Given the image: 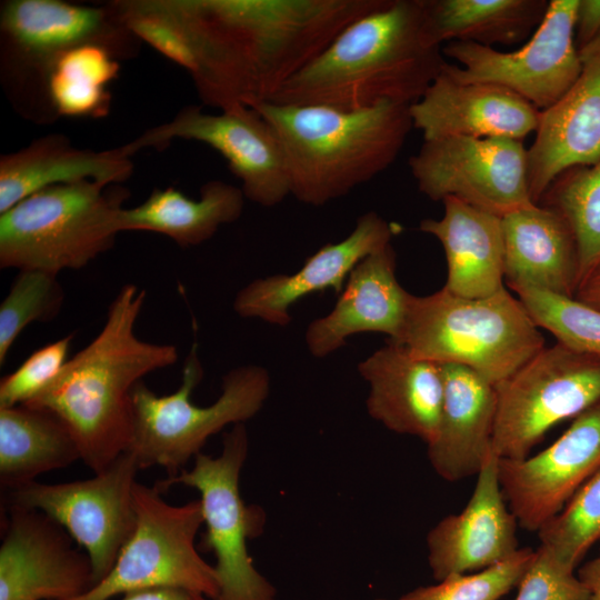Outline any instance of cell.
Segmentation results:
<instances>
[{"label":"cell","mask_w":600,"mask_h":600,"mask_svg":"<svg viewBox=\"0 0 600 600\" xmlns=\"http://www.w3.org/2000/svg\"><path fill=\"white\" fill-rule=\"evenodd\" d=\"M387 0H170L159 52L219 110L270 101L348 24Z\"/></svg>","instance_id":"1"},{"label":"cell","mask_w":600,"mask_h":600,"mask_svg":"<svg viewBox=\"0 0 600 600\" xmlns=\"http://www.w3.org/2000/svg\"><path fill=\"white\" fill-rule=\"evenodd\" d=\"M446 62L428 31L422 0H387L340 31L270 102L343 111L411 106Z\"/></svg>","instance_id":"2"},{"label":"cell","mask_w":600,"mask_h":600,"mask_svg":"<svg viewBox=\"0 0 600 600\" xmlns=\"http://www.w3.org/2000/svg\"><path fill=\"white\" fill-rule=\"evenodd\" d=\"M144 301L146 290L134 283L123 284L108 308L100 332L24 403L63 421L77 441L81 460L93 473L106 470L130 447L134 386L179 358L174 344L136 336Z\"/></svg>","instance_id":"3"},{"label":"cell","mask_w":600,"mask_h":600,"mask_svg":"<svg viewBox=\"0 0 600 600\" xmlns=\"http://www.w3.org/2000/svg\"><path fill=\"white\" fill-rule=\"evenodd\" d=\"M410 106L359 111L270 101L253 106L274 129L287 162L290 194L319 207L388 169L412 128Z\"/></svg>","instance_id":"4"},{"label":"cell","mask_w":600,"mask_h":600,"mask_svg":"<svg viewBox=\"0 0 600 600\" xmlns=\"http://www.w3.org/2000/svg\"><path fill=\"white\" fill-rule=\"evenodd\" d=\"M84 44L110 49L121 61L136 58L141 40L113 1L99 6L61 0H6L0 4V80L12 108L36 123L58 120L47 98L54 62Z\"/></svg>","instance_id":"5"},{"label":"cell","mask_w":600,"mask_h":600,"mask_svg":"<svg viewBox=\"0 0 600 600\" xmlns=\"http://www.w3.org/2000/svg\"><path fill=\"white\" fill-rule=\"evenodd\" d=\"M416 357L467 367L493 386L544 348L539 327L506 287L483 298L442 288L410 294L401 339Z\"/></svg>","instance_id":"6"},{"label":"cell","mask_w":600,"mask_h":600,"mask_svg":"<svg viewBox=\"0 0 600 600\" xmlns=\"http://www.w3.org/2000/svg\"><path fill=\"white\" fill-rule=\"evenodd\" d=\"M121 184L81 181L44 188L0 214V267L58 274L110 250L129 198Z\"/></svg>","instance_id":"7"},{"label":"cell","mask_w":600,"mask_h":600,"mask_svg":"<svg viewBox=\"0 0 600 600\" xmlns=\"http://www.w3.org/2000/svg\"><path fill=\"white\" fill-rule=\"evenodd\" d=\"M197 348L194 341L173 393L158 396L142 381L132 390L133 433L128 451L140 470L158 466L167 470V478L177 476L211 436L228 424L251 419L268 398V371L247 364L228 371L222 392L213 403L194 404L191 393L203 377Z\"/></svg>","instance_id":"8"},{"label":"cell","mask_w":600,"mask_h":600,"mask_svg":"<svg viewBox=\"0 0 600 600\" xmlns=\"http://www.w3.org/2000/svg\"><path fill=\"white\" fill-rule=\"evenodd\" d=\"M249 439L243 423L223 434L219 457L198 453L191 470L160 480L154 488L163 493L174 484L200 493L206 531L200 547L216 556L214 569L220 591L214 600H276L274 587L257 570L248 541L264 526L263 510L246 504L240 494L241 469L248 456Z\"/></svg>","instance_id":"9"},{"label":"cell","mask_w":600,"mask_h":600,"mask_svg":"<svg viewBox=\"0 0 600 600\" xmlns=\"http://www.w3.org/2000/svg\"><path fill=\"white\" fill-rule=\"evenodd\" d=\"M154 487L136 482V529L108 576L74 600H110L130 591L172 587L216 599L220 591L214 566L194 543L203 524L200 500L168 503Z\"/></svg>","instance_id":"10"},{"label":"cell","mask_w":600,"mask_h":600,"mask_svg":"<svg viewBox=\"0 0 600 600\" xmlns=\"http://www.w3.org/2000/svg\"><path fill=\"white\" fill-rule=\"evenodd\" d=\"M494 388L492 452L524 459L549 429L600 403V358L557 341Z\"/></svg>","instance_id":"11"},{"label":"cell","mask_w":600,"mask_h":600,"mask_svg":"<svg viewBox=\"0 0 600 600\" xmlns=\"http://www.w3.org/2000/svg\"><path fill=\"white\" fill-rule=\"evenodd\" d=\"M579 0H550L543 20L514 51L472 42L442 46L449 63L443 69L461 82H486L507 88L542 111L556 103L578 79L582 63L574 29Z\"/></svg>","instance_id":"12"},{"label":"cell","mask_w":600,"mask_h":600,"mask_svg":"<svg viewBox=\"0 0 600 600\" xmlns=\"http://www.w3.org/2000/svg\"><path fill=\"white\" fill-rule=\"evenodd\" d=\"M139 470L133 454L126 451L89 479L32 481L6 491L4 506L40 510L62 526L89 556L96 586L111 571L136 529L133 487Z\"/></svg>","instance_id":"13"},{"label":"cell","mask_w":600,"mask_h":600,"mask_svg":"<svg viewBox=\"0 0 600 600\" xmlns=\"http://www.w3.org/2000/svg\"><path fill=\"white\" fill-rule=\"evenodd\" d=\"M421 193L432 201L454 197L504 217L534 202L528 179V149L508 138L446 137L423 141L409 159Z\"/></svg>","instance_id":"14"},{"label":"cell","mask_w":600,"mask_h":600,"mask_svg":"<svg viewBox=\"0 0 600 600\" xmlns=\"http://www.w3.org/2000/svg\"><path fill=\"white\" fill-rule=\"evenodd\" d=\"M174 139L201 142L220 153L251 202L269 208L290 194L281 142L252 107L239 104L207 113L199 106H186L171 120L147 129L127 146L134 154L146 148L163 150Z\"/></svg>","instance_id":"15"},{"label":"cell","mask_w":600,"mask_h":600,"mask_svg":"<svg viewBox=\"0 0 600 600\" xmlns=\"http://www.w3.org/2000/svg\"><path fill=\"white\" fill-rule=\"evenodd\" d=\"M4 509L0 600H74L94 586L89 556L62 526L37 509Z\"/></svg>","instance_id":"16"},{"label":"cell","mask_w":600,"mask_h":600,"mask_svg":"<svg viewBox=\"0 0 600 600\" xmlns=\"http://www.w3.org/2000/svg\"><path fill=\"white\" fill-rule=\"evenodd\" d=\"M599 469L600 403L536 456L498 461L501 490L518 524L537 532Z\"/></svg>","instance_id":"17"},{"label":"cell","mask_w":600,"mask_h":600,"mask_svg":"<svg viewBox=\"0 0 600 600\" xmlns=\"http://www.w3.org/2000/svg\"><path fill=\"white\" fill-rule=\"evenodd\" d=\"M579 53L578 79L556 103L540 111L528 149L529 189L537 204L563 172L600 160V39Z\"/></svg>","instance_id":"18"},{"label":"cell","mask_w":600,"mask_h":600,"mask_svg":"<svg viewBox=\"0 0 600 600\" xmlns=\"http://www.w3.org/2000/svg\"><path fill=\"white\" fill-rule=\"evenodd\" d=\"M399 227L376 211L357 219L341 241L326 243L308 257L294 273L254 279L238 291L233 310L241 318H257L270 324L290 323V308L303 297L328 288L340 293L352 269L369 254L387 247Z\"/></svg>","instance_id":"19"},{"label":"cell","mask_w":600,"mask_h":600,"mask_svg":"<svg viewBox=\"0 0 600 600\" xmlns=\"http://www.w3.org/2000/svg\"><path fill=\"white\" fill-rule=\"evenodd\" d=\"M498 461L490 454L463 510L444 517L429 531L428 563L437 581L487 569L519 549L518 521L502 493Z\"/></svg>","instance_id":"20"},{"label":"cell","mask_w":600,"mask_h":600,"mask_svg":"<svg viewBox=\"0 0 600 600\" xmlns=\"http://www.w3.org/2000/svg\"><path fill=\"white\" fill-rule=\"evenodd\" d=\"M409 112L423 141L457 136L522 141L536 132L540 118V110L513 91L461 82L443 68Z\"/></svg>","instance_id":"21"},{"label":"cell","mask_w":600,"mask_h":600,"mask_svg":"<svg viewBox=\"0 0 600 600\" xmlns=\"http://www.w3.org/2000/svg\"><path fill=\"white\" fill-rule=\"evenodd\" d=\"M396 267L390 243L352 269L332 310L307 327L306 343L313 357L329 356L360 332H380L400 341L411 293L399 283Z\"/></svg>","instance_id":"22"},{"label":"cell","mask_w":600,"mask_h":600,"mask_svg":"<svg viewBox=\"0 0 600 600\" xmlns=\"http://www.w3.org/2000/svg\"><path fill=\"white\" fill-rule=\"evenodd\" d=\"M369 384L367 410L387 429L430 443L437 433L443 376L439 363L416 357L403 344L388 340L358 364Z\"/></svg>","instance_id":"23"},{"label":"cell","mask_w":600,"mask_h":600,"mask_svg":"<svg viewBox=\"0 0 600 600\" xmlns=\"http://www.w3.org/2000/svg\"><path fill=\"white\" fill-rule=\"evenodd\" d=\"M443 399L434 439L428 443L433 470L447 481L477 476L492 454L496 388L473 370L440 364Z\"/></svg>","instance_id":"24"},{"label":"cell","mask_w":600,"mask_h":600,"mask_svg":"<svg viewBox=\"0 0 600 600\" xmlns=\"http://www.w3.org/2000/svg\"><path fill=\"white\" fill-rule=\"evenodd\" d=\"M504 283L574 298L579 257L573 233L554 209L531 204L501 218Z\"/></svg>","instance_id":"25"},{"label":"cell","mask_w":600,"mask_h":600,"mask_svg":"<svg viewBox=\"0 0 600 600\" xmlns=\"http://www.w3.org/2000/svg\"><path fill=\"white\" fill-rule=\"evenodd\" d=\"M127 144L91 150L74 147L67 136L51 133L0 156V214L24 198L57 184L96 181L121 184L133 172Z\"/></svg>","instance_id":"26"},{"label":"cell","mask_w":600,"mask_h":600,"mask_svg":"<svg viewBox=\"0 0 600 600\" xmlns=\"http://www.w3.org/2000/svg\"><path fill=\"white\" fill-rule=\"evenodd\" d=\"M440 219L420 222L422 232L441 243L447 260L449 292L464 298H483L504 284V243L501 218L479 210L454 197L442 200Z\"/></svg>","instance_id":"27"},{"label":"cell","mask_w":600,"mask_h":600,"mask_svg":"<svg viewBox=\"0 0 600 600\" xmlns=\"http://www.w3.org/2000/svg\"><path fill=\"white\" fill-rule=\"evenodd\" d=\"M246 197L241 188L222 180H210L191 199L174 187L154 188L143 202L123 208L119 216L122 231L161 233L187 248L209 240L222 224L237 221Z\"/></svg>","instance_id":"28"},{"label":"cell","mask_w":600,"mask_h":600,"mask_svg":"<svg viewBox=\"0 0 600 600\" xmlns=\"http://www.w3.org/2000/svg\"><path fill=\"white\" fill-rule=\"evenodd\" d=\"M81 459L69 428L50 411L26 404L0 408V483L13 490Z\"/></svg>","instance_id":"29"},{"label":"cell","mask_w":600,"mask_h":600,"mask_svg":"<svg viewBox=\"0 0 600 600\" xmlns=\"http://www.w3.org/2000/svg\"><path fill=\"white\" fill-rule=\"evenodd\" d=\"M432 40L493 48L526 40L543 20L547 0H422ZM531 37V36H530Z\"/></svg>","instance_id":"30"},{"label":"cell","mask_w":600,"mask_h":600,"mask_svg":"<svg viewBox=\"0 0 600 600\" xmlns=\"http://www.w3.org/2000/svg\"><path fill=\"white\" fill-rule=\"evenodd\" d=\"M121 60L108 48L84 44L69 50L52 66L47 98L57 119H100L109 114V86L119 77Z\"/></svg>","instance_id":"31"},{"label":"cell","mask_w":600,"mask_h":600,"mask_svg":"<svg viewBox=\"0 0 600 600\" xmlns=\"http://www.w3.org/2000/svg\"><path fill=\"white\" fill-rule=\"evenodd\" d=\"M541 201L558 211L573 233L580 286L600 266V160L563 172Z\"/></svg>","instance_id":"32"},{"label":"cell","mask_w":600,"mask_h":600,"mask_svg":"<svg viewBox=\"0 0 600 600\" xmlns=\"http://www.w3.org/2000/svg\"><path fill=\"white\" fill-rule=\"evenodd\" d=\"M64 291L58 274L42 270H20L0 304V366L22 330L31 322L58 316Z\"/></svg>","instance_id":"33"},{"label":"cell","mask_w":600,"mask_h":600,"mask_svg":"<svg viewBox=\"0 0 600 600\" xmlns=\"http://www.w3.org/2000/svg\"><path fill=\"white\" fill-rule=\"evenodd\" d=\"M540 544L574 568L600 539V469L539 531Z\"/></svg>","instance_id":"34"},{"label":"cell","mask_w":600,"mask_h":600,"mask_svg":"<svg viewBox=\"0 0 600 600\" xmlns=\"http://www.w3.org/2000/svg\"><path fill=\"white\" fill-rule=\"evenodd\" d=\"M514 292L534 323L549 331L558 342L600 358V310L576 298L536 289Z\"/></svg>","instance_id":"35"},{"label":"cell","mask_w":600,"mask_h":600,"mask_svg":"<svg viewBox=\"0 0 600 600\" xmlns=\"http://www.w3.org/2000/svg\"><path fill=\"white\" fill-rule=\"evenodd\" d=\"M533 556L531 548L518 549L492 567L449 576L438 584L414 588L398 600H500L519 586Z\"/></svg>","instance_id":"36"},{"label":"cell","mask_w":600,"mask_h":600,"mask_svg":"<svg viewBox=\"0 0 600 600\" xmlns=\"http://www.w3.org/2000/svg\"><path fill=\"white\" fill-rule=\"evenodd\" d=\"M73 334L33 351L0 380V408L24 404L46 388L67 363Z\"/></svg>","instance_id":"37"},{"label":"cell","mask_w":600,"mask_h":600,"mask_svg":"<svg viewBox=\"0 0 600 600\" xmlns=\"http://www.w3.org/2000/svg\"><path fill=\"white\" fill-rule=\"evenodd\" d=\"M514 600H591L574 568L558 560L541 544L518 586Z\"/></svg>","instance_id":"38"},{"label":"cell","mask_w":600,"mask_h":600,"mask_svg":"<svg viewBox=\"0 0 600 600\" xmlns=\"http://www.w3.org/2000/svg\"><path fill=\"white\" fill-rule=\"evenodd\" d=\"M574 38L578 50L600 39V0H579Z\"/></svg>","instance_id":"39"},{"label":"cell","mask_w":600,"mask_h":600,"mask_svg":"<svg viewBox=\"0 0 600 600\" xmlns=\"http://www.w3.org/2000/svg\"><path fill=\"white\" fill-rule=\"evenodd\" d=\"M121 600H213L208 596L183 588L159 587L130 591Z\"/></svg>","instance_id":"40"},{"label":"cell","mask_w":600,"mask_h":600,"mask_svg":"<svg viewBox=\"0 0 600 600\" xmlns=\"http://www.w3.org/2000/svg\"><path fill=\"white\" fill-rule=\"evenodd\" d=\"M574 298L600 310V266L578 287Z\"/></svg>","instance_id":"41"},{"label":"cell","mask_w":600,"mask_h":600,"mask_svg":"<svg viewBox=\"0 0 600 600\" xmlns=\"http://www.w3.org/2000/svg\"><path fill=\"white\" fill-rule=\"evenodd\" d=\"M578 576L588 587L591 600H600V558L586 563Z\"/></svg>","instance_id":"42"},{"label":"cell","mask_w":600,"mask_h":600,"mask_svg":"<svg viewBox=\"0 0 600 600\" xmlns=\"http://www.w3.org/2000/svg\"><path fill=\"white\" fill-rule=\"evenodd\" d=\"M374 600H388V599H384V598H378V599H374Z\"/></svg>","instance_id":"43"}]
</instances>
